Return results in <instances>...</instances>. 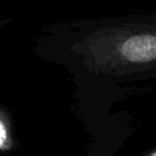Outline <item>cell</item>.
I'll return each instance as SVG.
<instances>
[{
	"label": "cell",
	"mask_w": 156,
	"mask_h": 156,
	"mask_svg": "<svg viewBox=\"0 0 156 156\" xmlns=\"http://www.w3.org/2000/svg\"><path fill=\"white\" fill-rule=\"evenodd\" d=\"M79 28L72 50L85 69L113 78L156 72V17L107 20Z\"/></svg>",
	"instance_id": "cell-1"
},
{
	"label": "cell",
	"mask_w": 156,
	"mask_h": 156,
	"mask_svg": "<svg viewBox=\"0 0 156 156\" xmlns=\"http://www.w3.org/2000/svg\"><path fill=\"white\" fill-rule=\"evenodd\" d=\"M7 22H8V20H2V22H0V26H1V25H3V24H5Z\"/></svg>",
	"instance_id": "cell-4"
},
{
	"label": "cell",
	"mask_w": 156,
	"mask_h": 156,
	"mask_svg": "<svg viewBox=\"0 0 156 156\" xmlns=\"http://www.w3.org/2000/svg\"><path fill=\"white\" fill-rule=\"evenodd\" d=\"M14 147L11 122L7 112L0 109V151L8 152Z\"/></svg>",
	"instance_id": "cell-2"
},
{
	"label": "cell",
	"mask_w": 156,
	"mask_h": 156,
	"mask_svg": "<svg viewBox=\"0 0 156 156\" xmlns=\"http://www.w3.org/2000/svg\"><path fill=\"white\" fill-rule=\"evenodd\" d=\"M144 156H156V149H154L153 151H151L149 154H147V155Z\"/></svg>",
	"instance_id": "cell-3"
}]
</instances>
